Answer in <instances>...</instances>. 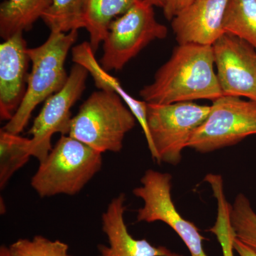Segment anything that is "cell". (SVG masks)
Listing matches in <instances>:
<instances>
[{
	"mask_svg": "<svg viewBox=\"0 0 256 256\" xmlns=\"http://www.w3.org/2000/svg\"><path fill=\"white\" fill-rule=\"evenodd\" d=\"M256 134V102L223 96L213 101L210 114L194 132L188 148L208 153L233 146Z\"/></svg>",
	"mask_w": 256,
	"mask_h": 256,
	"instance_id": "52a82bcc",
	"label": "cell"
},
{
	"mask_svg": "<svg viewBox=\"0 0 256 256\" xmlns=\"http://www.w3.org/2000/svg\"><path fill=\"white\" fill-rule=\"evenodd\" d=\"M228 0H193L172 20L178 44L212 46L225 32L223 20Z\"/></svg>",
	"mask_w": 256,
	"mask_h": 256,
	"instance_id": "7c38bea8",
	"label": "cell"
},
{
	"mask_svg": "<svg viewBox=\"0 0 256 256\" xmlns=\"http://www.w3.org/2000/svg\"><path fill=\"white\" fill-rule=\"evenodd\" d=\"M192 2L193 0H166L164 8H162L165 18L172 21Z\"/></svg>",
	"mask_w": 256,
	"mask_h": 256,
	"instance_id": "603a6c76",
	"label": "cell"
},
{
	"mask_svg": "<svg viewBox=\"0 0 256 256\" xmlns=\"http://www.w3.org/2000/svg\"><path fill=\"white\" fill-rule=\"evenodd\" d=\"M88 72L75 64L65 86L44 102L40 114L34 120L30 133L32 136V156L40 162L46 159L52 150V138L56 133L68 136L72 122V110L86 88Z\"/></svg>",
	"mask_w": 256,
	"mask_h": 256,
	"instance_id": "9c48e42d",
	"label": "cell"
},
{
	"mask_svg": "<svg viewBox=\"0 0 256 256\" xmlns=\"http://www.w3.org/2000/svg\"><path fill=\"white\" fill-rule=\"evenodd\" d=\"M23 32L0 44V118L10 121L24 97L30 56Z\"/></svg>",
	"mask_w": 256,
	"mask_h": 256,
	"instance_id": "8fae6325",
	"label": "cell"
},
{
	"mask_svg": "<svg viewBox=\"0 0 256 256\" xmlns=\"http://www.w3.org/2000/svg\"><path fill=\"white\" fill-rule=\"evenodd\" d=\"M168 30L156 20L154 6L142 0L114 20L104 42L101 67L108 72L119 70L150 43L164 40Z\"/></svg>",
	"mask_w": 256,
	"mask_h": 256,
	"instance_id": "8992f818",
	"label": "cell"
},
{
	"mask_svg": "<svg viewBox=\"0 0 256 256\" xmlns=\"http://www.w3.org/2000/svg\"><path fill=\"white\" fill-rule=\"evenodd\" d=\"M0 256H11L8 246H2L1 248H0Z\"/></svg>",
	"mask_w": 256,
	"mask_h": 256,
	"instance_id": "484cf974",
	"label": "cell"
},
{
	"mask_svg": "<svg viewBox=\"0 0 256 256\" xmlns=\"http://www.w3.org/2000/svg\"><path fill=\"white\" fill-rule=\"evenodd\" d=\"M137 122L118 94L99 90L84 101L72 118L68 136L100 152H119L124 137Z\"/></svg>",
	"mask_w": 256,
	"mask_h": 256,
	"instance_id": "277c9868",
	"label": "cell"
},
{
	"mask_svg": "<svg viewBox=\"0 0 256 256\" xmlns=\"http://www.w3.org/2000/svg\"><path fill=\"white\" fill-rule=\"evenodd\" d=\"M126 201V194H120L102 214V232L108 245L98 246L99 256H183L163 246L152 245L146 238H133L124 220Z\"/></svg>",
	"mask_w": 256,
	"mask_h": 256,
	"instance_id": "4fadbf2b",
	"label": "cell"
},
{
	"mask_svg": "<svg viewBox=\"0 0 256 256\" xmlns=\"http://www.w3.org/2000/svg\"><path fill=\"white\" fill-rule=\"evenodd\" d=\"M212 48L223 96L245 97L256 102V48L228 33H224Z\"/></svg>",
	"mask_w": 256,
	"mask_h": 256,
	"instance_id": "30bf717a",
	"label": "cell"
},
{
	"mask_svg": "<svg viewBox=\"0 0 256 256\" xmlns=\"http://www.w3.org/2000/svg\"><path fill=\"white\" fill-rule=\"evenodd\" d=\"M172 180L169 173L146 170L141 178V186L132 190L141 198L143 206L137 210V222H161L169 226L188 248L191 256H208L204 248L206 240L196 226L185 220L176 210L172 197Z\"/></svg>",
	"mask_w": 256,
	"mask_h": 256,
	"instance_id": "ba28073f",
	"label": "cell"
},
{
	"mask_svg": "<svg viewBox=\"0 0 256 256\" xmlns=\"http://www.w3.org/2000/svg\"><path fill=\"white\" fill-rule=\"evenodd\" d=\"M8 248L11 256H73L69 254L68 244L41 235L18 239Z\"/></svg>",
	"mask_w": 256,
	"mask_h": 256,
	"instance_id": "7402d4cb",
	"label": "cell"
},
{
	"mask_svg": "<svg viewBox=\"0 0 256 256\" xmlns=\"http://www.w3.org/2000/svg\"><path fill=\"white\" fill-rule=\"evenodd\" d=\"M234 248L239 256H256V252L244 242H240L238 239L236 238L235 236L234 239Z\"/></svg>",
	"mask_w": 256,
	"mask_h": 256,
	"instance_id": "cb8c5ba5",
	"label": "cell"
},
{
	"mask_svg": "<svg viewBox=\"0 0 256 256\" xmlns=\"http://www.w3.org/2000/svg\"><path fill=\"white\" fill-rule=\"evenodd\" d=\"M31 140L20 134L0 131V188L3 190L15 172L32 156Z\"/></svg>",
	"mask_w": 256,
	"mask_h": 256,
	"instance_id": "e0dca14e",
	"label": "cell"
},
{
	"mask_svg": "<svg viewBox=\"0 0 256 256\" xmlns=\"http://www.w3.org/2000/svg\"><path fill=\"white\" fill-rule=\"evenodd\" d=\"M210 109V106L194 102L148 104V146L153 160L159 164H180L184 150L188 148L194 132L208 117Z\"/></svg>",
	"mask_w": 256,
	"mask_h": 256,
	"instance_id": "5b68a950",
	"label": "cell"
},
{
	"mask_svg": "<svg viewBox=\"0 0 256 256\" xmlns=\"http://www.w3.org/2000/svg\"><path fill=\"white\" fill-rule=\"evenodd\" d=\"M214 65L212 46L178 44L140 96L146 104L161 105L202 99L213 102L223 96Z\"/></svg>",
	"mask_w": 256,
	"mask_h": 256,
	"instance_id": "6da1fadb",
	"label": "cell"
},
{
	"mask_svg": "<svg viewBox=\"0 0 256 256\" xmlns=\"http://www.w3.org/2000/svg\"><path fill=\"white\" fill-rule=\"evenodd\" d=\"M230 222L235 238L256 252V212L244 194H238L230 204Z\"/></svg>",
	"mask_w": 256,
	"mask_h": 256,
	"instance_id": "44dd1931",
	"label": "cell"
},
{
	"mask_svg": "<svg viewBox=\"0 0 256 256\" xmlns=\"http://www.w3.org/2000/svg\"><path fill=\"white\" fill-rule=\"evenodd\" d=\"M78 35V30L68 33L50 32L43 44L28 48L32 70L28 75L26 92L14 117L2 128L4 130L20 134L28 126L36 106L65 86L69 76L65 69L66 60Z\"/></svg>",
	"mask_w": 256,
	"mask_h": 256,
	"instance_id": "7a4b0ae2",
	"label": "cell"
},
{
	"mask_svg": "<svg viewBox=\"0 0 256 256\" xmlns=\"http://www.w3.org/2000/svg\"><path fill=\"white\" fill-rule=\"evenodd\" d=\"M31 180L42 198L78 194L102 165V153L69 136H62Z\"/></svg>",
	"mask_w": 256,
	"mask_h": 256,
	"instance_id": "3957f363",
	"label": "cell"
},
{
	"mask_svg": "<svg viewBox=\"0 0 256 256\" xmlns=\"http://www.w3.org/2000/svg\"><path fill=\"white\" fill-rule=\"evenodd\" d=\"M50 3L52 0H5L0 5V36L5 40L30 31Z\"/></svg>",
	"mask_w": 256,
	"mask_h": 256,
	"instance_id": "2e32d148",
	"label": "cell"
},
{
	"mask_svg": "<svg viewBox=\"0 0 256 256\" xmlns=\"http://www.w3.org/2000/svg\"><path fill=\"white\" fill-rule=\"evenodd\" d=\"M142 0H84V28L94 53L104 42L111 23Z\"/></svg>",
	"mask_w": 256,
	"mask_h": 256,
	"instance_id": "9a60e30c",
	"label": "cell"
},
{
	"mask_svg": "<svg viewBox=\"0 0 256 256\" xmlns=\"http://www.w3.org/2000/svg\"><path fill=\"white\" fill-rule=\"evenodd\" d=\"M84 0H52L42 18L50 32L68 33L84 28Z\"/></svg>",
	"mask_w": 256,
	"mask_h": 256,
	"instance_id": "ffe728a7",
	"label": "cell"
},
{
	"mask_svg": "<svg viewBox=\"0 0 256 256\" xmlns=\"http://www.w3.org/2000/svg\"><path fill=\"white\" fill-rule=\"evenodd\" d=\"M95 53L89 42H84L72 48V60L74 63L82 66L90 74L96 86L99 90L114 92L118 94L124 104L130 110L138 122L140 124L146 136V142H150V133L146 119L148 104L144 100H139L128 94L119 80L110 75L101 67L96 60Z\"/></svg>",
	"mask_w": 256,
	"mask_h": 256,
	"instance_id": "5bb4252c",
	"label": "cell"
},
{
	"mask_svg": "<svg viewBox=\"0 0 256 256\" xmlns=\"http://www.w3.org/2000/svg\"><path fill=\"white\" fill-rule=\"evenodd\" d=\"M146 1L149 2L154 6L163 8H164L166 0H146Z\"/></svg>",
	"mask_w": 256,
	"mask_h": 256,
	"instance_id": "d4e9b609",
	"label": "cell"
},
{
	"mask_svg": "<svg viewBox=\"0 0 256 256\" xmlns=\"http://www.w3.org/2000/svg\"><path fill=\"white\" fill-rule=\"evenodd\" d=\"M217 202V216L208 232L216 236L222 248L223 256H234V233L230 222V204L224 191V180L220 174H212L206 178Z\"/></svg>",
	"mask_w": 256,
	"mask_h": 256,
	"instance_id": "d6986e66",
	"label": "cell"
},
{
	"mask_svg": "<svg viewBox=\"0 0 256 256\" xmlns=\"http://www.w3.org/2000/svg\"><path fill=\"white\" fill-rule=\"evenodd\" d=\"M223 28L225 33L245 40L256 50V0H228Z\"/></svg>",
	"mask_w": 256,
	"mask_h": 256,
	"instance_id": "ac0fdd59",
	"label": "cell"
}]
</instances>
